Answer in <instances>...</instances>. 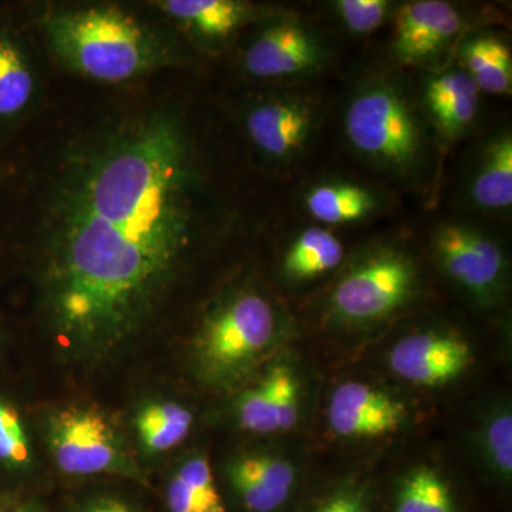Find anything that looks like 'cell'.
Instances as JSON below:
<instances>
[{
	"label": "cell",
	"mask_w": 512,
	"mask_h": 512,
	"mask_svg": "<svg viewBox=\"0 0 512 512\" xmlns=\"http://www.w3.org/2000/svg\"><path fill=\"white\" fill-rule=\"evenodd\" d=\"M194 154L180 114L158 106L97 120L49 157L33 279L64 362L110 365L160 318L197 241Z\"/></svg>",
	"instance_id": "obj_1"
},
{
	"label": "cell",
	"mask_w": 512,
	"mask_h": 512,
	"mask_svg": "<svg viewBox=\"0 0 512 512\" xmlns=\"http://www.w3.org/2000/svg\"><path fill=\"white\" fill-rule=\"evenodd\" d=\"M36 23L59 63L94 82H136L180 60L165 30L120 5L52 6Z\"/></svg>",
	"instance_id": "obj_2"
},
{
	"label": "cell",
	"mask_w": 512,
	"mask_h": 512,
	"mask_svg": "<svg viewBox=\"0 0 512 512\" xmlns=\"http://www.w3.org/2000/svg\"><path fill=\"white\" fill-rule=\"evenodd\" d=\"M284 336L281 313L264 293L254 288L225 293L192 338V373L207 389L238 390L278 355Z\"/></svg>",
	"instance_id": "obj_3"
},
{
	"label": "cell",
	"mask_w": 512,
	"mask_h": 512,
	"mask_svg": "<svg viewBox=\"0 0 512 512\" xmlns=\"http://www.w3.org/2000/svg\"><path fill=\"white\" fill-rule=\"evenodd\" d=\"M37 436L63 476L143 480L133 444L119 421L94 403L49 407L35 420Z\"/></svg>",
	"instance_id": "obj_4"
},
{
	"label": "cell",
	"mask_w": 512,
	"mask_h": 512,
	"mask_svg": "<svg viewBox=\"0 0 512 512\" xmlns=\"http://www.w3.org/2000/svg\"><path fill=\"white\" fill-rule=\"evenodd\" d=\"M419 288V272L402 251L382 248L357 259L330 293L333 318L348 326H372L409 305Z\"/></svg>",
	"instance_id": "obj_5"
},
{
	"label": "cell",
	"mask_w": 512,
	"mask_h": 512,
	"mask_svg": "<svg viewBox=\"0 0 512 512\" xmlns=\"http://www.w3.org/2000/svg\"><path fill=\"white\" fill-rule=\"evenodd\" d=\"M345 130L356 151L397 173H410L423 158L419 120L393 87L375 86L357 94L346 110Z\"/></svg>",
	"instance_id": "obj_6"
},
{
	"label": "cell",
	"mask_w": 512,
	"mask_h": 512,
	"mask_svg": "<svg viewBox=\"0 0 512 512\" xmlns=\"http://www.w3.org/2000/svg\"><path fill=\"white\" fill-rule=\"evenodd\" d=\"M306 382L291 356L276 355L239 387L232 417L245 433L276 436L295 430L306 410Z\"/></svg>",
	"instance_id": "obj_7"
},
{
	"label": "cell",
	"mask_w": 512,
	"mask_h": 512,
	"mask_svg": "<svg viewBox=\"0 0 512 512\" xmlns=\"http://www.w3.org/2000/svg\"><path fill=\"white\" fill-rule=\"evenodd\" d=\"M413 419L409 402L380 384L345 380L332 390L326 407L330 433L346 443L392 440Z\"/></svg>",
	"instance_id": "obj_8"
},
{
	"label": "cell",
	"mask_w": 512,
	"mask_h": 512,
	"mask_svg": "<svg viewBox=\"0 0 512 512\" xmlns=\"http://www.w3.org/2000/svg\"><path fill=\"white\" fill-rule=\"evenodd\" d=\"M476 350L451 329L407 333L387 352L392 375L420 389H440L458 382L476 365Z\"/></svg>",
	"instance_id": "obj_9"
},
{
	"label": "cell",
	"mask_w": 512,
	"mask_h": 512,
	"mask_svg": "<svg viewBox=\"0 0 512 512\" xmlns=\"http://www.w3.org/2000/svg\"><path fill=\"white\" fill-rule=\"evenodd\" d=\"M434 256L441 271L481 305L497 301L505 281V256L494 239L467 225L437 229Z\"/></svg>",
	"instance_id": "obj_10"
},
{
	"label": "cell",
	"mask_w": 512,
	"mask_h": 512,
	"mask_svg": "<svg viewBox=\"0 0 512 512\" xmlns=\"http://www.w3.org/2000/svg\"><path fill=\"white\" fill-rule=\"evenodd\" d=\"M225 478L248 512L281 510L295 490V463L274 448L255 447L238 451L225 461Z\"/></svg>",
	"instance_id": "obj_11"
},
{
	"label": "cell",
	"mask_w": 512,
	"mask_h": 512,
	"mask_svg": "<svg viewBox=\"0 0 512 512\" xmlns=\"http://www.w3.org/2000/svg\"><path fill=\"white\" fill-rule=\"evenodd\" d=\"M322 59L318 40L301 23L279 20L251 40L244 53L245 70L256 79H279L309 72Z\"/></svg>",
	"instance_id": "obj_12"
},
{
	"label": "cell",
	"mask_w": 512,
	"mask_h": 512,
	"mask_svg": "<svg viewBox=\"0 0 512 512\" xmlns=\"http://www.w3.org/2000/svg\"><path fill=\"white\" fill-rule=\"evenodd\" d=\"M26 30L0 22V130L25 120L35 109L40 73Z\"/></svg>",
	"instance_id": "obj_13"
},
{
	"label": "cell",
	"mask_w": 512,
	"mask_h": 512,
	"mask_svg": "<svg viewBox=\"0 0 512 512\" xmlns=\"http://www.w3.org/2000/svg\"><path fill=\"white\" fill-rule=\"evenodd\" d=\"M463 18L441 0H417L396 15L394 52L403 63H419L439 55L460 33Z\"/></svg>",
	"instance_id": "obj_14"
},
{
	"label": "cell",
	"mask_w": 512,
	"mask_h": 512,
	"mask_svg": "<svg viewBox=\"0 0 512 512\" xmlns=\"http://www.w3.org/2000/svg\"><path fill=\"white\" fill-rule=\"evenodd\" d=\"M36 424L15 394L0 390V494L18 495V487L40 467Z\"/></svg>",
	"instance_id": "obj_15"
},
{
	"label": "cell",
	"mask_w": 512,
	"mask_h": 512,
	"mask_svg": "<svg viewBox=\"0 0 512 512\" xmlns=\"http://www.w3.org/2000/svg\"><path fill=\"white\" fill-rule=\"evenodd\" d=\"M311 110L301 101L269 99L249 107L245 127L262 154L288 158L301 150L311 131Z\"/></svg>",
	"instance_id": "obj_16"
},
{
	"label": "cell",
	"mask_w": 512,
	"mask_h": 512,
	"mask_svg": "<svg viewBox=\"0 0 512 512\" xmlns=\"http://www.w3.org/2000/svg\"><path fill=\"white\" fill-rule=\"evenodd\" d=\"M150 8L205 45H217L256 18L254 6L237 0H158Z\"/></svg>",
	"instance_id": "obj_17"
},
{
	"label": "cell",
	"mask_w": 512,
	"mask_h": 512,
	"mask_svg": "<svg viewBox=\"0 0 512 512\" xmlns=\"http://www.w3.org/2000/svg\"><path fill=\"white\" fill-rule=\"evenodd\" d=\"M194 423L190 407L173 399L146 400L131 419L137 446L148 457L163 456L180 447Z\"/></svg>",
	"instance_id": "obj_18"
},
{
	"label": "cell",
	"mask_w": 512,
	"mask_h": 512,
	"mask_svg": "<svg viewBox=\"0 0 512 512\" xmlns=\"http://www.w3.org/2000/svg\"><path fill=\"white\" fill-rule=\"evenodd\" d=\"M478 97L480 89L466 70H450L433 77L424 93L431 119L446 137L463 133L473 123Z\"/></svg>",
	"instance_id": "obj_19"
},
{
	"label": "cell",
	"mask_w": 512,
	"mask_h": 512,
	"mask_svg": "<svg viewBox=\"0 0 512 512\" xmlns=\"http://www.w3.org/2000/svg\"><path fill=\"white\" fill-rule=\"evenodd\" d=\"M165 501L170 512H227L207 454H185L168 478Z\"/></svg>",
	"instance_id": "obj_20"
},
{
	"label": "cell",
	"mask_w": 512,
	"mask_h": 512,
	"mask_svg": "<svg viewBox=\"0 0 512 512\" xmlns=\"http://www.w3.org/2000/svg\"><path fill=\"white\" fill-rule=\"evenodd\" d=\"M345 258L338 237L325 228L301 232L284 256V274L295 282L313 281L335 271Z\"/></svg>",
	"instance_id": "obj_21"
},
{
	"label": "cell",
	"mask_w": 512,
	"mask_h": 512,
	"mask_svg": "<svg viewBox=\"0 0 512 512\" xmlns=\"http://www.w3.org/2000/svg\"><path fill=\"white\" fill-rule=\"evenodd\" d=\"M394 512H457L453 487L434 464H416L397 485Z\"/></svg>",
	"instance_id": "obj_22"
},
{
	"label": "cell",
	"mask_w": 512,
	"mask_h": 512,
	"mask_svg": "<svg viewBox=\"0 0 512 512\" xmlns=\"http://www.w3.org/2000/svg\"><path fill=\"white\" fill-rule=\"evenodd\" d=\"M485 468L498 480L512 477V409L510 400L500 399L485 410L474 436Z\"/></svg>",
	"instance_id": "obj_23"
},
{
	"label": "cell",
	"mask_w": 512,
	"mask_h": 512,
	"mask_svg": "<svg viewBox=\"0 0 512 512\" xmlns=\"http://www.w3.org/2000/svg\"><path fill=\"white\" fill-rule=\"evenodd\" d=\"M473 198L485 210H507L512 204V138L501 134L485 150L473 181Z\"/></svg>",
	"instance_id": "obj_24"
},
{
	"label": "cell",
	"mask_w": 512,
	"mask_h": 512,
	"mask_svg": "<svg viewBox=\"0 0 512 512\" xmlns=\"http://www.w3.org/2000/svg\"><path fill=\"white\" fill-rule=\"evenodd\" d=\"M306 208L315 220L330 225L349 224L375 211L376 198L356 184H323L306 197Z\"/></svg>",
	"instance_id": "obj_25"
},
{
	"label": "cell",
	"mask_w": 512,
	"mask_h": 512,
	"mask_svg": "<svg viewBox=\"0 0 512 512\" xmlns=\"http://www.w3.org/2000/svg\"><path fill=\"white\" fill-rule=\"evenodd\" d=\"M466 72L478 89L493 94H508L512 86L510 49L494 36L471 40L463 50Z\"/></svg>",
	"instance_id": "obj_26"
},
{
	"label": "cell",
	"mask_w": 512,
	"mask_h": 512,
	"mask_svg": "<svg viewBox=\"0 0 512 512\" xmlns=\"http://www.w3.org/2000/svg\"><path fill=\"white\" fill-rule=\"evenodd\" d=\"M336 8L346 28L365 35L382 25L389 3L384 0H340L336 3Z\"/></svg>",
	"instance_id": "obj_27"
},
{
	"label": "cell",
	"mask_w": 512,
	"mask_h": 512,
	"mask_svg": "<svg viewBox=\"0 0 512 512\" xmlns=\"http://www.w3.org/2000/svg\"><path fill=\"white\" fill-rule=\"evenodd\" d=\"M313 512H369L365 494L359 488L345 485L320 501Z\"/></svg>",
	"instance_id": "obj_28"
},
{
	"label": "cell",
	"mask_w": 512,
	"mask_h": 512,
	"mask_svg": "<svg viewBox=\"0 0 512 512\" xmlns=\"http://www.w3.org/2000/svg\"><path fill=\"white\" fill-rule=\"evenodd\" d=\"M86 512H134L124 501L117 500V498H101L87 508Z\"/></svg>",
	"instance_id": "obj_29"
},
{
	"label": "cell",
	"mask_w": 512,
	"mask_h": 512,
	"mask_svg": "<svg viewBox=\"0 0 512 512\" xmlns=\"http://www.w3.org/2000/svg\"><path fill=\"white\" fill-rule=\"evenodd\" d=\"M18 504V495L0 494V512H12Z\"/></svg>",
	"instance_id": "obj_30"
},
{
	"label": "cell",
	"mask_w": 512,
	"mask_h": 512,
	"mask_svg": "<svg viewBox=\"0 0 512 512\" xmlns=\"http://www.w3.org/2000/svg\"><path fill=\"white\" fill-rule=\"evenodd\" d=\"M12 512H45L43 508H40L39 505L35 503H30V501H26V503H20L16 505L15 510Z\"/></svg>",
	"instance_id": "obj_31"
},
{
	"label": "cell",
	"mask_w": 512,
	"mask_h": 512,
	"mask_svg": "<svg viewBox=\"0 0 512 512\" xmlns=\"http://www.w3.org/2000/svg\"><path fill=\"white\" fill-rule=\"evenodd\" d=\"M3 348V340H2V333H0V353H2Z\"/></svg>",
	"instance_id": "obj_32"
}]
</instances>
